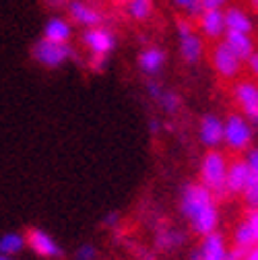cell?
I'll return each mask as SVG.
<instances>
[{
	"label": "cell",
	"instance_id": "4fadbf2b",
	"mask_svg": "<svg viewBox=\"0 0 258 260\" xmlns=\"http://www.w3.org/2000/svg\"><path fill=\"white\" fill-rule=\"evenodd\" d=\"M199 141L209 151L223 145V120L215 114H205L199 122Z\"/></svg>",
	"mask_w": 258,
	"mask_h": 260
},
{
	"label": "cell",
	"instance_id": "8fae6325",
	"mask_svg": "<svg viewBox=\"0 0 258 260\" xmlns=\"http://www.w3.org/2000/svg\"><path fill=\"white\" fill-rule=\"evenodd\" d=\"M250 180H252V174H250L248 164L244 159L230 161L228 178H225V194H230V197H242Z\"/></svg>",
	"mask_w": 258,
	"mask_h": 260
},
{
	"label": "cell",
	"instance_id": "7c38bea8",
	"mask_svg": "<svg viewBox=\"0 0 258 260\" xmlns=\"http://www.w3.org/2000/svg\"><path fill=\"white\" fill-rule=\"evenodd\" d=\"M228 252L230 248H228V242H225L223 234L213 232L203 238L201 248L192 252L190 260H228Z\"/></svg>",
	"mask_w": 258,
	"mask_h": 260
},
{
	"label": "cell",
	"instance_id": "4dcf8cb0",
	"mask_svg": "<svg viewBox=\"0 0 258 260\" xmlns=\"http://www.w3.org/2000/svg\"><path fill=\"white\" fill-rule=\"evenodd\" d=\"M230 0H201V5H203V11H211V9H221L228 5Z\"/></svg>",
	"mask_w": 258,
	"mask_h": 260
},
{
	"label": "cell",
	"instance_id": "4316f807",
	"mask_svg": "<svg viewBox=\"0 0 258 260\" xmlns=\"http://www.w3.org/2000/svg\"><path fill=\"white\" fill-rule=\"evenodd\" d=\"M244 161L248 164V170H250V174H252V180H256V182H258V147L248 149V151H246Z\"/></svg>",
	"mask_w": 258,
	"mask_h": 260
},
{
	"label": "cell",
	"instance_id": "6da1fadb",
	"mask_svg": "<svg viewBox=\"0 0 258 260\" xmlns=\"http://www.w3.org/2000/svg\"><path fill=\"white\" fill-rule=\"evenodd\" d=\"M178 211L190 223L192 232L197 236L205 238L217 232V225H219L217 197L201 182H190L182 186L180 199H178Z\"/></svg>",
	"mask_w": 258,
	"mask_h": 260
},
{
	"label": "cell",
	"instance_id": "5b68a950",
	"mask_svg": "<svg viewBox=\"0 0 258 260\" xmlns=\"http://www.w3.org/2000/svg\"><path fill=\"white\" fill-rule=\"evenodd\" d=\"M252 137V122L242 114H230L223 120V145L230 151H248Z\"/></svg>",
	"mask_w": 258,
	"mask_h": 260
},
{
	"label": "cell",
	"instance_id": "e0dca14e",
	"mask_svg": "<svg viewBox=\"0 0 258 260\" xmlns=\"http://www.w3.org/2000/svg\"><path fill=\"white\" fill-rule=\"evenodd\" d=\"M225 15V29L228 31H238V34H252L254 21L250 13H246L242 7H228L223 9Z\"/></svg>",
	"mask_w": 258,
	"mask_h": 260
},
{
	"label": "cell",
	"instance_id": "5bb4252c",
	"mask_svg": "<svg viewBox=\"0 0 258 260\" xmlns=\"http://www.w3.org/2000/svg\"><path fill=\"white\" fill-rule=\"evenodd\" d=\"M166 60H168V54L164 48H159V46H147L139 52L137 56V67L143 75H147L149 79L159 75L161 71H164L166 67Z\"/></svg>",
	"mask_w": 258,
	"mask_h": 260
},
{
	"label": "cell",
	"instance_id": "7a4b0ae2",
	"mask_svg": "<svg viewBox=\"0 0 258 260\" xmlns=\"http://www.w3.org/2000/svg\"><path fill=\"white\" fill-rule=\"evenodd\" d=\"M230 161L219 149H211L205 153L201 161V184L209 188L215 197H225V178H228Z\"/></svg>",
	"mask_w": 258,
	"mask_h": 260
},
{
	"label": "cell",
	"instance_id": "8992f818",
	"mask_svg": "<svg viewBox=\"0 0 258 260\" xmlns=\"http://www.w3.org/2000/svg\"><path fill=\"white\" fill-rule=\"evenodd\" d=\"M81 44L83 48L89 52V56H108L116 50L118 40L116 34L106 27H93V29H85L81 34Z\"/></svg>",
	"mask_w": 258,
	"mask_h": 260
},
{
	"label": "cell",
	"instance_id": "f1b7e54d",
	"mask_svg": "<svg viewBox=\"0 0 258 260\" xmlns=\"http://www.w3.org/2000/svg\"><path fill=\"white\" fill-rule=\"evenodd\" d=\"M244 221L250 225V230H252V234H254V240H256V244H258V209H250V211L246 213Z\"/></svg>",
	"mask_w": 258,
	"mask_h": 260
},
{
	"label": "cell",
	"instance_id": "d6986e66",
	"mask_svg": "<svg viewBox=\"0 0 258 260\" xmlns=\"http://www.w3.org/2000/svg\"><path fill=\"white\" fill-rule=\"evenodd\" d=\"M25 248H27V240H25V234H21V232H7L0 236V254L3 256L15 258Z\"/></svg>",
	"mask_w": 258,
	"mask_h": 260
},
{
	"label": "cell",
	"instance_id": "8d00e7d4",
	"mask_svg": "<svg viewBox=\"0 0 258 260\" xmlns=\"http://www.w3.org/2000/svg\"><path fill=\"white\" fill-rule=\"evenodd\" d=\"M250 122H252L254 126H258V114H256V116H252V118H250Z\"/></svg>",
	"mask_w": 258,
	"mask_h": 260
},
{
	"label": "cell",
	"instance_id": "83f0119b",
	"mask_svg": "<svg viewBox=\"0 0 258 260\" xmlns=\"http://www.w3.org/2000/svg\"><path fill=\"white\" fill-rule=\"evenodd\" d=\"M108 62H110L108 56H91L89 58V69L93 73H104L108 69Z\"/></svg>",
	"mask_w": 258,
	"mask_h": 260
},
{
	"label": "cell",
	"instance_id": "ac0fdd59",
	"mask_svg": "<svg viewBox=\"0 0 258 260\" xmlns=\"http://www.w3.org/2000/svg\"><path fill=\"white\" fill-rule=\"evenodd\" d=\"M223 42L230 46V50L242 60L246 62L256 50H254V40L252 34H238V31H225Z\"/></svg>",
	"mask_w": 258,
	"mask_h": 260
},
{
	"label": "cell",
	"instance_id": "e575fe53",
	"mask_svg": "<svg viewBox=\"0 0 258 260\" xmlns=\"http://www.w3.org/2000/svg\"><path fill=\"white\" fill-rule=\"evenodd\" d=\"M244 260H258V244H254V246H252V248L246 252Z\"/></svg>",
	"mask_w": 258,
	"mask_h": 260
},
{
	"label": "cell",
	"instance_id": "d6a6232c",
	"mask_svg": "<svg viewBox=\"0 0 258 260\" xmlns=\"http://www.w3.org/2000/svg\"><path fill=\"white\" fill-rule=\"evenodd\" d=\"M246 64H248V69H250V73L258 79V52H254L248 60H246Z\"/></svg>",
	"mask_w": 258,
	"mask_h": 260
},
{
	"label": "cell",
	"instance_id": "ffe728a7",
	"mask_svg": "<svg viewBox=\"0 0 258 260\" xmlns=\"http://www.w3.org/2000/svg\"><path fill=\"white\" fill-rule=\"evenodd\" d=\"M184 240H186V234L180 232V230H176V227H164V230H159L157 236H155L157 248L159 250H166V252L180 248L184 244Z\"/></svg>",
	"mask_w": 258,
	"mask_h": 260
},
{
	"label": "cell",
	"instance_id": "d590c367",
	"mask_svg": "<svg viewBox=\"0 0 258 260\" xmlns=\"http://www.w3.org/2000/svg\"><path fill=\"white\" fill-rule=\"evenodd\" d=\"M67 3H69V0H48V5H52V7H62Z\"/></svg>",
	"mask_w": 258,
	"mask_h": 260
},
{
	"label": "cell",
	"instance_id": "74e56055",
	"mask_svg": "<svg viewBox=\"0 0 258 260\" xmlns=\"http://www.w3.org/2000/svg\"><path fill=\"white\" fill-rule=\"evenodd\" d=\"M250 3H252V7H254V9L258 11V0H250Z\"/></svg>",
	"mask_w": 258,
	"mask_h": 260
},
{
	"label": "cell",
	"instance_id": "2e32d148",
	"mask_svg": "<svg viewBox=\"0 0 258 260\" xmlns=\"http://www.w3.org/2000/svg\"><path fill=\"white\" fill-rule=\"evenodd\" d=\"M42 38H46L48 42H54V44H69L73 38V23L62 17H50L44 25Z\"/></svg>",
	"mask_w": 258,
	"mask_h": 260
},
{
	"label": "cell",
	"instance_id": "9a60e30c",
	"mask_svg": "<svg viewBox=\"0 0 258 260\" xmlns=\"http://www.w3.org/2000/svg\"><path fill=\"white\" fill-rule=\"evenodd\" d=\"M199 31L203 38L209 40H221L225 36V15L221 9H211V11H203L199 15Z\"/></svg>",
	"mask_w": 258,
	"mask_h": 260
},
{
	"label": "cell",
	"instance_id": "277c9868",
	"mask_svg": "<svg viewBox=\"0 0 258 260\" xmlns=\"http://www.w3.org/2000/svg\"><path fill=\"white\" fill-rule=\"evenodd\" d=\"M31 58H34L40 67L54 71V69L64 67L69 60L75 58V48L71 44H54V42H48L46 38H40L31 46Z\"/></svg>",
	"mask_w": 258,
	"mask_h": 260
},
{
	"label": "cell",
	"instance_id": "d4e9b609",
	"mask_svg": "<svg viewBox=\"0 0 258 260\" xmlns=\"http://www.w3.org/2000/svg\"><path fill=\"white\" fill-rule=\"evenodd\" d=\"M244 203L248 209H258V182L256 180H250L248 188L244 190Z\"/></svg>",
	"mask_w": 258,
	"mask_h": 260
},
{
	"label": "cell",
	"instance_id": "cb8c5ba5",
	"mask_svg": "<svg viewBox=\"0 0 258 260\" xmlns=\"http://www.w3.org/2000/svg\"><path fill=\"white\" fill-rule=\"evenodd\" d=\"M172 3H174V7L180 9L188 19H192V17H197V19H199V15L203 13L201 0H172Z\"/></svg>",
	"mask_w": 258,
	"mask_h": 260
},
{
	"label": "cell",
	"instance_id": "f35d334b",
	"mask_svg": "<svg viewBox=\"0 0 258 260\" xmlns=\"http://www.w3.org/2000/svg\"><path fill=\"white\" fill-rule=\"evenodd\" d=\"M0 260H13V258H9V256H3V254H0Z\"/></svg>",
	"mask_w": 258,
	"mask_h": 260
},
{
	"label": "cell",
	"instance_id": "f546056e",
	"mask_svg": "<svg viewBox=\"0 0 258 260\" xmlns=\"http://www.w3.org/2000/svg\"><path fill=\"white\" fill-rule=\"evenodd\" d=\"M147 93H149V97H151V100H159V97H161V93H164V85H161L159 81H155V79H149L147 81Z\"/></svg>",
	"mask_w": 258,
	"mask_h": 260
},
{
	"label": "cell",
	"instance_id": "484cf974",
	"mask_svg": "<svg viewBox=\"0 0 258 260\" xmlns=\"http://www.w3.org/2000/svg\"><path fill=\"white\" fill-rule=\"evenodd\" d=\"M100 252L93 244H81L77 250H75V260H98Z\"/></svg>",
	"mask_w": 258,
	"mask_h": 260
},
{
	"label": "cell",
	"instance_id": "603a6c76",
	"mask_svg": "<svg viewBox=\"0 0 258 260\" xmlns=\"http://www.w3.org/2000/svg\"><path fill=\"white\" fill-rule=\"evenodd\" d=\"M157 104H159V108L164 110L166 114L174 116V114H178V110H180V106H182V100H180V95H178L176 91L164 89V93H161V97L157 100Z\"/></svg>",
	"mask_w": 258,
	"mask_h": 260
},
{
	"label": "cell",
	"instance_id": "3957f363",
	"mask_svg": "<svg viewBox=\"0 0 258 260\" xmlns=\"http://www.w3.org/2000/svg\"><path fill=\"white\" fill-rule=\"evenodd\" d=\"M176 31H178V52L180 58L195 67L201 62L203 54H205V44H203V36L197 34L195 23L188 17H178L176 19Z\"/></svg>",
	"mask_w": 258,
	"mask_h": 260
},
{
	"label": "cell",
	"instance_id": "7402d4cb",
	"mask_svg": "<svg viewBox=\"0 0 258 260\" xmlns=\"http://www.w3.org/2000/svg\"><path fill=\"white\" fill-rule=\"evenodd\" d=\"M232 246H236V248H242V250H250L254 244H256V240H254V234H252V230H250V225L246 223V221H240L238 225H236V230H234V236H232Z\"/></svg>",
	"mask_w": 258,
	"mask_h": 260
},
{
	"label": "cell",
	"instance_id": "30bf717a",
	"mask_svg": "<svg viewBox=\"0 0 258 260\" xmlns=\"http://www.w3.org/2000/svg\"><path fill=\"white\" fill-rule=\"evenodd\" d=\"M234 102L238 104V108L248 116H256L258 114V81H238L234 85Z\"/></svg>",
	"mask_w": 258,
	"mask_h": 260
},
{
	"label": "cell",
	"instance_id": "ba28073f",
	"mask_svg": "<svg viewBox=\"0 0 258 260\" xmlns=\"http://www.w3.org/2000/svg\"><path fill=\"white\" fill-rule=\"evenodd\" d=\"M25 240H27V248L42 256V258H50V260H56L62 256V248L60 244L56 242V238L52 234H48L46 230H40V227H31V230L25 234Z\"/></svg>",
	"mask_w": 258,
	"mask_h": 260
},
{
	"label": "cell",
	"instance_id": "52a82bcc",
	"mask_svg": "<svg viewBox=\"0 0 258 260\" xmlns=\"http://www.w3.org/2000/svg\"><path fill=\"white\" fill-rule=\"evenodd\" d=\"M211 64L219 77L223 79H236L242 71V60L230 50V46L225 42H217L211 50Z\"/></svg>",
	"mask_w": 258,
	"mask_h": 260
},
{
	"label": "cell",
	"instance_id": "1f68e13d",
	"mask_svg": "<svg viewBox=\"0 0 258 260\" xmlns=\"http://www.w3.org/2000/svg\"><path fill=\"white\" fill-rule=\"evenodd\" d=\"M102 223H104V227H108V230H114V227L120 223V215H118L116 211H110V213L104 217Z\"/></svg>",
	"mask_w": 258,
	"mask_h": 260
},
{
	"label": "cell",
	"instance_id": "44dd1931",
	"mask_svg": "<svg viewBox=\"0 0 258 260\" xmlns=\"http://www.w3.org/2000/svg\"><path fill=\"white\" fill-rule=\"evenodd\" d=\"M155 11V0H128L126 3V15L133 21H147Z\"/></svg>",
	"mask_w": 258,
	"mask_h": 260
},
{
	"label": "cell",
	"instance_id": "9c48e42d",
	"mask_svg": "<svg viewBox=\"0 0 258 260\" xmlns=\"http://www.w3.org/2000/svg\"><path fill=\"white\" fill-rule=\"evenodd\" d=\"M67 15H69V21L73 25L83 27V29L100 27L102 21H104V15L93 5L85 3V0H69L67 3Z\"/></svg>",
	"mask_w": 258,
	"mask_h": 260
},
{
	"label": "cell",
	"instance_id": "836d02e7",
	"mask_svg": "<svg viewBox=\"0 0 258 260\" xmlns=\"http://www.w3.org/2000/svg\"><path fill=\"white\" fill-rule=\"evenodd\" d=\"M161 128H164V124L159 122V118H151V120H149V133H151V135H159Z\"/></svg>",
	"mask_w": 258,
	"mask_h": 260
}]
</instances>
